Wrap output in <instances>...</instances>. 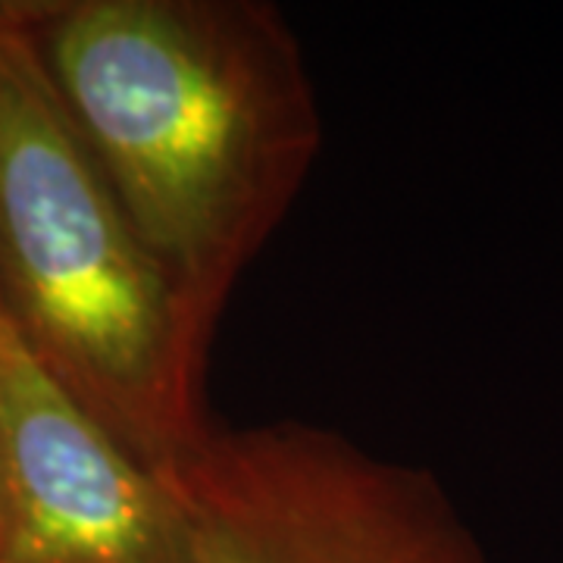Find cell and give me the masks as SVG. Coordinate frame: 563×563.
Here are the masks:
<instances>
[{
  "instance_id": "1",
  "label": "cell",
  "mask_w": 563,
  "mask_h": 563,
  "mask_svg": "<svg viewBox=\"0 0 563 563\" xmlns=\"http://www.w3.org/2000/svg\"><path fill=\"white\" fill-rule=\"evenodd\" d=\"M63 110L210 354L320 154L301 44L263 0H20Z\"/></svg>"
},
{
  "instance_id": "2",
  "label": "cell",
  "mask_w": 563,
  "mask_h": 563,
  "mask_svg": "<svg viewBox=\"0 0 563 563\" xmlns=\"http://www.w3.org/2000/svg\"><path fill=\"white\" fill-rule=\"evenodd\" d=\"M0 310L47 373L144 466L213 429L207 351L0 0Z\"/></svg>"
},
{
  "instance_id": "3",
  "label": "cell",
  "mask_w": 563,
  "mask_h": 563,
  "mask_svg": "<svg viewBox=\"0 0 563 563\" xmlns=\"http://www.w3.org/2000/svg\"><path fill=\"white\" fill-rule=\"evenodd\" d=\"M161 473L181 563H488L435 473L310 422L213 426Z\"/></svg>"
},
{
  "instance_id": "4",
  "label": "cell",
  "mask_w": 563,
  "mask_h": 563,
  "mask_svg": "<svg viewBox=\"0 0 563 563\" xmlns=\"http://www.w3.org/2000/svg\"><path fill=\"white\" fill-rule=\"evenodd\" d=\"M181 504L0 310V563H181Z\"/></svg>"
}]
</instances>
